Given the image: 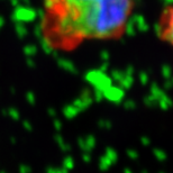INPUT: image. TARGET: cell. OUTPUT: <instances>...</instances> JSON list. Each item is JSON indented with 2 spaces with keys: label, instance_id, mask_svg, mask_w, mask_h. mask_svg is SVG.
I'll return each mask as SVG.
<instances>
[{
  "label": "cell",
  "instance_id": "cell-1",
  "mask_svg": "<svg viewBox=\"0 0 173 173\" xmlns=\"http://www.w3.org/2000/svg\"><path fill=\"white\" fill-rule=\"evenodd\" d=\"M134 8L135 0H43L40 37L56 52L118 40L126 34Z\"/></svg>",
  "mask_w": 173,
  "mask_h": 173
},
{
  "label": "cell",
  "instance_id": "cell-2",
  "mask_svg": "<svg viewBox=\"0 0 173 173\" xmlns=\"http://www.w3.org/2000/svg\"><path fill=\"white\" fill-rule=\"evenodd\" d=\"M173 10L172 7L169 5L162 10L158 20L156 23V34L162 42L172 44V29H173Z\"/></svg>",
  "mask_w": 173,
  "mask_h": 173
}]
</instances>
